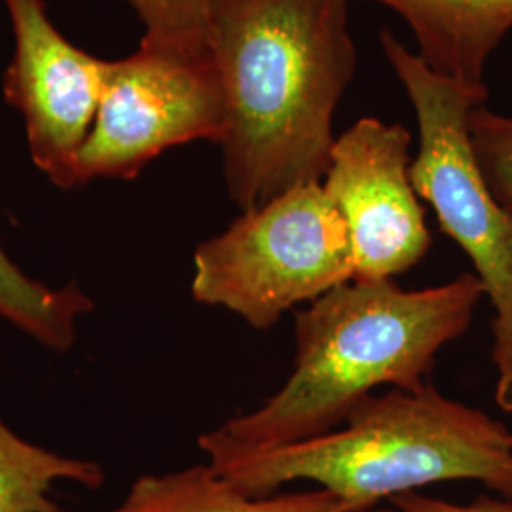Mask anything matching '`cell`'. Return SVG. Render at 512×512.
Masks as SVG:
<instances>
[{"instance_id": "1", "label": "cell", "mask_w": 512, "mask_h": 512, "mask_svg": "<svg viewBox=\"0 0 512 512\" xmlns=\"http://www.w3.org/2000/svg\"><path fill=\"white\" fill-rule=\"evenodd\" d=\"M351 0H215L209 54L226 105L224 181L241 213L321 183L353 80Z\"/></svg>"}, {"instance_id": "2", "label": "cell", "mask_w": 512, "mask_h": 512, "mask_svg": "<svg viewBox=\"0 0 512 512\" xmlns=\"http://www.w3.org/2000/svg\"><path fill=\"white\" fill-rule=\"evenodd\" d=\"M482 296L475 274L418 291L395 279L332 289L296 315L285 385L260 408L203 433L200 450L260 452L313 439L340 427L376 387L418 389L442 348L471 327Z\"/></svg>"}, {"instance_id": "3", "label": "cell", "mask_w": 512, "mask_h": 512, "mask_svg": "<svg viewBox=\"0 0 512 512\" xmlns=\"http://www.w3.org/2000/svg\"><path fill=\"white\" fill-rule=\"evenodd\" d=\"M209 465L251 497L308 480L351 511L448 480H476L512 499V433L425 382L370 395L340 427L260 452H222Z\"/></svg>"}, {"instance_id": "4", "label": "cell", "mask_w": 512, "mask_h": 512, "mask_svg": "<svg viewBox=\"0 0 512 512\" xmlns=\"http://www.w3.org/2000/svg\"><path fill=\"white\" fill-rule=\"evenodd\" d=\"M380 44L418 118L414 190L433 207L440 230L471 258L494 306L495 404L512 414V213L495 200L469 133V116L488 95L435 73L389 29H382Z\"/></svg>"}, {"instance_id": "5", "label": "cell", "mask_w": 512, "mask_h": 512, "mask_svg": "<svg viewBox=\"0 0 512 512\" xmlns=\"http://www.w3.org/2000/svg\"><path fill=\"white\" fill-rule=\"evenodd\" d=\"M355 279L348 228L323 190L304 184L241 213L194 253L196 302L268 330L294 306Z\"/></svg>"}, {"instance_id": "6", "label": "cell", "mask_w": 512, "mask_h": 512, "mask_svg": "<svg viewBox=\"0 0 512 512\" xmlns=\"http://www.w3.org/2000/svg\"><path fill=\"white\" fill-rule=\"evenodd\" d=\"M226 105L209 57L139 46L107 61L90 135L76 160L78 186L95 179H135L169 148L219 143Z\"/></svg>"}, {"instance_id": "7", "label": "cell", "mask_w": 512, "mask_h": 512, "mask_svg": "<svg viewBox=\"0 0 512 512\" xmlns=\"http://www.w3.org/2000/svg\"><path fill=\"white\" fill-rule=\"evenodd\" d=\"M410 164V133L401 124L361 118L334 141L321 184L348 228L359 281L395 279L431 249Z\"/></svg>"}, {"instance_id": "8", "label": "cell", "mask_w": 512, "mask_h": 512, "mask_svg": "<svg viewBox=\"0 0 512 512\" xmlns=\"http://www.w3.org/2000/svg\"><path fill=\"white\" fill-rule=\"evenodd\" d=\"M14 54L4 93L21 112L29 154L59 188L78 186L76 160L101 101L107 61L59 33L44 0H4Z\"/></svg>"}, {"instance_id": "9", "label": "cell", "mask_w": 512, "mask_h": 512, "mask_svg": "<svg viewBox=\"0 0 512 512\" xmlns=\"http://www.w3.org/2000/svg\"><path fill=\"white\" fill-rule=\"evenodd\" d=\"M412 29L421 61L473 92L488 95L484 71L512 29V0H376Z\"/></svg>"}, {"instance_id": "10", "label": "cell", "mask_w": 512, "mask_h": 512, "mask_svg": "<svg viewBox=\"0 0 512 512\" xmlns=\"http://www.w3.org/2000/svg\"><path fill=\"white\" fill-rule=\"evenodd\" d=\"M103 512H353L323 488L251 497L209 463L137 478L124 501Z\"/></svg>"}, {"instance_id": "11", "label": "cell", "mask_w": 512, "mask_h": 512, "mask_svg": "<svg viewBox=\"0 0 512 512\" xmlns=\"http://www.w3.org/2000/svg\"><path fill=\"white\" fill-rule=\"evenodd\" d=\"M57 482L95 490L105 473L95 461L61 456L19 437L0 418V512H69L52 497Z\"/></svg>"}, {"instance_id": "12", "label": "cell", "mask_w": 512, "mask_h": 512, "mask_svg": "<svg viewBox=\"0 0 512 512\" xmlns=\"http://www.w3.org/2000/svg\"><path fill=\"white\" fill-rule=\"evenodd\" d=\"M93 310L92 298L76 283L44 285L25 274L0 249V319L52 351L74 346L78 325Z\"/></svg>"}, {"instance_id": "13", "label": "cell", "mask_w": 512, "mask_h": 512, "mask_svg": "<svg viewBox=\"0 0 512 512\" xmlns=\"http://www.w3.org/2000/svg\"><path fill=\"white\" fill-rule=\"evenodd\" d=\"M145 25L143 46L190 57H209L215 0H126Z\"/></svg>"}, {"instance_id": "14", "label": "cell", "mask_w": 512, "mask_h": 512, "mask_svg": "<svg viewBox=\"0 0 512 512\" xmlns=\"http://www.w3.org/2000/svg\"><path fill=\"white\" fill-rule=\"evenodd\" d=\"M469 133L495 200L512 213V116L478 105L469 116Z\"/></svg>"}, {"instance_id": "15", "label": "cell", "mask_w": 512, "mask_h": 512, "mask_svg": "<svg viewBox=\"0 0 512 512\" xmlns=\"http://www.w3.org/2000/svg\"><path fill=\"white\" fill-rule=\"evenodd\" d=\"M399 512H512V499L509 497H488L480 495L471 503L459 505L431 495L410 492L397 495L389 501Z\"/></svg>"}, {"instance_id": "16", "label": "cell", "mask_w": 512, "mask_h": 512, "mask_svg": "<svg viewBox=\"0 0 512 512\" xmlns=\"http://www.w3.org/2000/svg\"><path fill=\"white\" fill-rule=\"evenodd\" d=\"M353 512H399L393 505H380V507H374V509H366V511H353Z\"/></svg>"}]
</instances>
